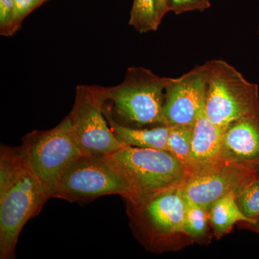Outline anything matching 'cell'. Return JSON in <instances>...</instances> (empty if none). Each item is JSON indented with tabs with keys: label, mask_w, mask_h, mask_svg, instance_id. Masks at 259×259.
<instances>
[{
	"label": "cell",
	"mask_w": 259,
	"mask_h": 259,
	"mask_svg": "<svg viewBox=\"0 0 259 259\" xmlns=\"http://www.w3.org/2000/svg\"><path fill=\"white\" fill-rule=\"evenodd\" d=\"M130 226L148 250L166 251L176 246L185 232L186 199L181 185L136 200H125Z\"/></svg>",
	"instance_id": "cell-3"
},
{
	"label": "cell",
	"mask_w": 259,
	"mask_h": 259,
	"mask_svg": "<svg viewBox=\"0 0 259 259\" xmlns=\"http://www.w3.org/2000/svg\"><path fill=\"white\" fill-rule=\"evenodd\" d=\"M162 19L158 14L156 0H134L129 25L140 33L158 30Z\"/></svg>",
	"instance_id": "cell-16"
},
{
	"label": "cell",
	"mask_w": 259,
	"mask_h": 259,
	"mask_svg": "<svg viewBox=\"0 0 259 259\" xmlns=\"http://www.w3.org/2000/svg\"><path fill=\"white\" fill-rule=\"evenodd\" d=\"M20 148L51 199L65 170L85 155L76 142L68 116L54 128L25 135Z\"/></svg>",
	"instance_id": "cell-7"
},
{
	"label": "cell",
	"mask_w": 259,
	"mask_h": 259,
	"mask_svg": "<svg viewBox=\"0 0 259 259\" xmlns=\"http://www.w3.org/2000/svg\"><path fill=\"white\" fill-rule=\"evenodd\" d=\"M103 88L79 85L69 117L80 149L85 155L107 156L125 145L113 134L103 112Z\"/></svg>",
	"instance_id": "cell-8"
},
{
	"label": "cell",
	"mask_w": 259,
	"mask_h": 259,
	"mask_svg": "<svg viewBox=\"0 0 259 259\" xmlns=\"http://www.w3.org/2000/svg\"><path fill=\"white\" fill-rule=\"evenodd\" d=\"M106 118L116 139L125 146L168 151V139L171 126L135 128L120 125L110 117Z\"/></svg>",
	"instance_id": "cell-13"
},
{
	"label": "cell",
	"mask_w": 259,
	"mask_h": 259,
	"mask_svg": "<svg viewBox=\"0 0 259 259\" xmlns=\"http://www.w3.org/2000/svg\"><path fill=\"white\" fill-rule=\"evenodd\" d=\"M223 134L222 130L209 120L204 106L192 128V161L195 172L221 157Z\"/></svg>",
	"instance_id": "cell-12"
},
{
	"label": "cell",
	"mask_w": 259,
	"mask_h": 259,
	"mask_svg": "<svg viewBox=\"0 0 259 259\" xmlns=\"http://www.w3.org/2000/svg\"><path fill=\"white\" fill-rule=\"evenodd\" d=\"M127 182L134 201L182 185L188 175L169 151L125 146L107 156Z\"/></svg>",
	"instance_id": "cell-4"
},
{
	"label": "cell",
	"mask_w": 259,
	"mask_h": 259,
	"mask_svg": "<svg viewBox=\"0 0 259 259\" xmlns=\"http://www.w3.org/2000/svg\"><path fill=\"white\" fill-rule=\"evenodd\" d=\"M209 224V209L187 199L185 232L187 237L192 239L204 238L208 231Z\"/></svg>",
	"instance_id": "cell-17"
},
{
	"label": "cell",
	"mask_w": 259,
	"mask_h": 259,
	"mask_svg": "<svg viewBox=\"0 0 259 259\" xmlns=\"http://www.w3.org/2000/svg\"><path fill=\"white\" fill-rule=\"evenodd\" d=\"M50 198L21 148H0V258L14 259L19 236Z\"/></svg>",
	"instance_id": "cell-1"
},
{
	"label": "cell",
	"mask_w": 259,
	"mask_h": 259,
	"mask_svg": "<svg viewBox=\"0 0 259 259\" xmlns=\"http://www.w3.org/2000/svg\"><path fill=\"white\" fill-rule=\"evenodd\" d=\"M221 157L259 174V115L240 119L227 127Z\"/></svg>",
	"instance_id": "cell-11"
},
{
	"label": "cell",
	"mask_w": 259,
	"mask_h": 259,
	"mask_svg": "<svg viewBox=\"0 0 259 259\" xmlns=\"http://www.w3.org/2000/svg\"><path fill=\"white\" fill-rule=\"evenodd\" d=\"M236 200L241 212L255 221L259 217V176L236 194Z\"/></svg>",
	"instance_id": "cell-18"
},
{
	"label": "cell",
	"mask_w": 259,
	"mask_h": 259,
	"mask_svg": "<svg viewBox=\"0 0 259 259\" xmlns=\"http://www.w3.org/2000/svg\"><path fill=\"white\" fill-rule=\"evenodd\" d=\"M236 196L234 193L228 194L216 201L209 208V224L218 238L229 233L237 223H255L241 212L237 204Z\"/></svg>",
	"instance_id": "cell-14"
},
{
	"label": "cell",
	"mask_w": 259,
	"mask_h": 259,
	"mask_svg": "<svg viewBox=\"0 0 259 259\" xmlns=\"http://www.w3.org/2000/svg\"><path fill=\"white\" fill-rule=\"evenodd\" d=\"M112 194L120 195L123 199L132 197L127 182L107 156L82 155L61 175L52 198L87 203Z\"/></svg>",
	"instance_id": "cell-6"
},
{
	"label": "cell",
	"mask_w": 259,
	"mask_h": 259,
	"mask_svg": "<svg viewBox=\"0 0 259 259\" xmlns=\"http://www.w3.org/2000/svg\"><path fill=\"white\" fill-rule=\"evenodd\" d=\"M47 0H14L15 27L17 31L21 27L24 19Z\"/></svg>",
	"instance_id": "cell-21"
},
{
	"label": "cell",
	"mask_w": 259,
	"mask_h": 259,
	"mask_svg": "<svg viewBox=\"0 0 259 259\" xmlns=\"http://www.w3.org/2000/svg\"><path fill=\"white\" fill-rule=\"evenodd\" d=\"M246 224L248 225V227L251 228L252 230L258 232L259 233V217L255 219V223L253 224H248V223H246Z\"/></svg>",
	"instance_id": "cell-23"
},
{
	"label": "cell",
	"mask_w": 259,
	"mask_h": 259,
	"mask_svg": "<svg viewBox=\"0 0 259 259\" xmlns=\"http://www.w3.org/2000/svg\"><path fill=\"white\" fill-rule=\"evenodd\" d=\"M156 8L161 19L170 12L168 0H156Z\"/></svg>",
	"instance_id": "cell-22"
},
{
	"label": "cell",
	"mask_w": 259,
	"mask_h": 259,
	"mask_svg": "<svg viewBox=\"0 0 259 259\" xmlns=\"http://www.w3.org/2000/svg\"><path fill=\"white\" fill-rule=\"evenodd\" d=\"M258 35H259V28H258Z\"/></svg>",
	"instance_id": "cell-24"
},
{
	"label": "cell",
	"mask_w": 259,
	"mask_h": 259,
	"mask_svg": "<svg viewBox=\"0 0 259 259\" xmlns=\"http://www.w3.org/2000/svg\"><path fill=\"white\" fill-rule=\"evenodd\" d=\"M209 61L178 78H168L165 89V125L193 127L205 103Z\"/></svg>",
	"instance_id": "cell-10"
},
{
	"label": "cell",
	"mask_w": 259,
	"mask_h": 259,
	"mask_svg": "<svg viewBox=\"0 0 259 259\" xmlns=\"http://www.w3.org/2000/svg\"><path fill=\"white\" fill-rule=\"evenodd\" d=\"M16 32L14 0H0V34L12 36Z\"/></svg>",
	"instance_id": "cell-19"
},
{
	"label": "cell",
	"mask_w": 259,
	"mask_h": 259,
	"mask_svg": "<svg viewBox=\"0 0 259 259\" xmlns=\"http://www.w3.org/2000/svg\"><path fill=\"white\" fill-rule=\"evenodd\" d=\"M168 79L144 67L129 68L122 83L103 88L104 114L120 125L135 128L166 125L163 103Z\"/></svg>",
	"instance_id": "cell-2"
},
{
	"label": "cell",
	"mask_w": 259,
	"mask_h": 259,
	"mask_svg": "<svg viewBox=\"0 0 259 259\" xmlns=\"http://www.w3.org/2000/svg\"><path fill=\"white\" fill-rule=\"evenodd\" d=\"M192 128L191 126H171L168 139V151L180 162L188 177L195 172L192 161Z\"/></svg>",
	"instance_id": "cell-15"
},
{
	"label": "cell",
	"mask_w": 259,
	"mask_h": 259,
	"mask_svg": "<svg viewBox=\"0 0 259 259\" xmlns=\"http://www.w3.org/2000/svg\"><path fill=\"white\" fill-rule=\"evenodd\" d=\"M258 176L236 162L220 157L189 177L181 188L187 200L209 209L218 199L238 194Z\"/></svg>",
	"instance_id": "cell-9"
},
{
	"label": "cell",
	"mask_w": 259,
	"mask_h": 259,
	"mask_svg": "<svg viewBox=\"0 0 259 259\" xmlns=\"http://www.w3.org/2000/svg\"><path fill=\"white\" fill-rule=\"evenodd\" d=\"M210 72L204 112L223 132L240 119L259 115V90L222 59L209 61Z\"/></svg>",
	"instance_id": "cell-5"
},
{
	"label": "cell",
	"mask_w": 259,
	"mask_h": 259,
	"mask_svg": "<svg viewBox=\"0 0 259 259\" xmlns=\"http://www.w3.org/2000/svg\"></svg>",
	"instance_id": "cell-25"
},
{
	"label": "cell",
	"mask_w": 259,
	"mask_h": 259,
	"mask_svg": "<svg viewBox=\"0 0 259 259\" xmlns=\"http://www.w3.org/2000/svg\"><path fill=\"white\" fill-rule=\"evenodd\" d=\"M170 12L181 15L187 12H204L211 6L210 0H168Z\"/></svg>",
	"instance_id": "cell-20"
}]
</instances>
